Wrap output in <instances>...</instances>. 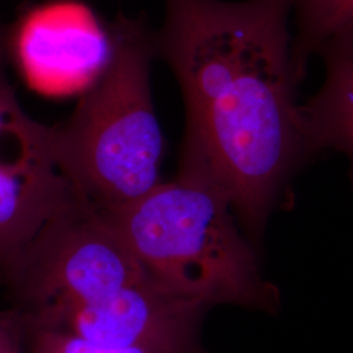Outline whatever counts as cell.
<instances>
[{"instance_id":"cell-1","label":"cell","mask_w":353,"mask_h":353,"mask_svg":"<svg viewBox=\"0 0 353 353\" xmlns=\"http://www.w3.org/2000/svg\"><path fill=\"white\" fill-rule=\"evenodd\" d=\"M296 0H165L156 55L185 102L176 176L227 198L252 243L313 156L292 63L288 16Z\"/></svg>"},{"instance_id":"cell-2","label":"cell","mask_w":353,"mask_h":353,"mask_svg":"<svg viewBox=\"0 0 353 353\" xmlns=\"http://www.w3.org/2000/svg\"><path fill=\"white\" fill-rule=\"evenodd\" d=\"M106 61L57 130V148L76 192L102 214L138 201L160 182L164 135L152 101L154 33L119 12Z\"/></svg>"},{"instance_id":"cell-3","label":"cell","mask_w":353,"mask_h":353,"mask_svg":"<svg viewBox=\"0 0 353 353\" xmlns=\"http://www.w3.org/2000/svg\"><path fill=\"white\" fill-rule=\"evenodd\" d=\"M105 214L159 288L208 309L278 312L280 292L263 278L255 245L219 191L176 176Z\"/></svg>"},{"instance_id":"cell-4","label":"cell","mask_w":353,"mask_h":353,"mask_svg":"<svg viewBox=\"0 0 353 353\" xmlns=\"http://www.w3.org/2000/svg\"><path fill=\"white\" fill-rule=\"evenodd\" d=\"M147 278L110 219L77 194L41 230L4 284L24 323L57 328L76 309Z\"/></svg>"},{"instance_id":"cell-5","label":"cell","mask_w":353,"mask_h":353,"mask_svg":"<svg viewBox=\"0 0 353 353\" xmlns=\"http://www.w3.org/2000/svg\"><path fill=\"white\" fill-rule=\"evenodd\" d=\"M0 51V280L6 281L41 230L77 195L57 148L55 126L26 113Z\"/></svg>"},{"instance_id":"cell-6","label":"cell","mask_w":353,"mask_h":353,"mask_svg":"<svg viewBox=\"0 0 353 353\" xmlns=\"http://www.w3.org/2000/svg\"><path fill=\"white\" fill-rule=\"evenodd\" d=\"M210 309L159 288L150 279L81 306L59 330L114 350L139 353H208L203 319Z\"/></svg>"},{"instance_id":"cell-7","label":"cell","mask_w":353,"mask_h":353,"mask_svg":"<svg viewBox=\"0 0 353 353\" xmlns=\"http://www.w3.org/2000/svg\"><path fill=\"white\" fill-rule=\"evenodd\" d=\"M58 19L42 11L20 28L14 49L26 77L37 87H55L57 80L81 79L101 61L105 37L92 26Z\"/></svg>"},{"instance_id":"cell-8","label":"cell","mask_w":353,"mask_h":353,"mask_svg":"<svg viewBox=\"0 0 353 353\" xmlns=\"http://www.w3.org/2000/svg\"><path fill=\"white\" fill-rule=\"evenodd\" d=\"M318 54L326 65V79L305 105H300L305 134L313 154L325 150L344 153L353 185V28L326 39Z\"/></svg>"},{"instance_id":"cell-9","label":"cell","mask_w":353,"mask_h":353,"mask_svg":"<svg viewBox=\"0 0 353 353\" xmlns=\"http://www.w3.org/2000/svg\"><path fill=\"white\" fill-rule=\"evenodd\" d=\"M297 32L292 38V63L301 83L309 58L334 34L353 28V0H296Z\"/></svg>"},{"instance_id":"cell-10","label":"cell","mask_w":353,"mask_h":353,"mask_svg":"<svg viewBox=\"0 0 353 353\" xmlns=\"http://www.w3.org/2000/svg\"><path fill=\"white\" fill-rule=\"evenodd\" d=\"M23 326L26 353H139L99 345L59 328L29 326L24 321Z\"/></svg>"},{"instance_id":"cell-11","label":"cell","mask_w":353,"mask_h":353,"mask_svg":"<svg viewBox=\"0 0 353 353\" xmlns=\"http://www.w3.org/2000/svg\"><path fill=\"white\" fill-rule=\"evenodd\" d=\"M0 353H26L23 319L14 309H0Z\"/></svg>"},{"instance_id":"cell-12","label":"cell","mask_w":353,"mask_h":353,"mask_svg":"<svg viewBox=\"0 0 353 353\" xmlns=\"http://www.w3.org/2000/svg\"><path fill=\"white\" fill-rule=\"evenodd\" d=\"M8 50V34L6 28L0 23V51Z\"/></svg>"}]
</instances>
